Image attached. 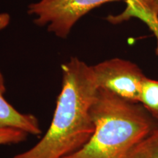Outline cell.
Segmentation results:
<instances>
[{
    "instance_id": "1",
    "label": "cell",
    "mask_w": 158,
    "mask_h": 158,
    "mask_svg": "<svg viewBox=\"0 0 158 158\" xmlns=\"http://www.w3.org/2000/svg\"><path fill=\"white\" fill-rule=\"evenodd\" d=\"M61 69L62 89L48 130L13 158H64L84 147L93 134L90 110L99 88L92 66L73 57Z\"/></svg>"
},
{
    "instance_id": "6",
    "label": "cell",
    "mask_w": 158,
    "mask_h": 158,
    "mask_svg": "<svg viewBox=\"0 0 158 158\" xmlns=\"http://www.w3.org/2000/svg\"><path fill=\"white\" fill-rule=\"evenodd\" d=\"M139 102L158 120V81L146 77L142 84Z\"/></svg>"
},
{
    "instance_id": "2",
    "label": "cell",
    "mask_w": 158,
    "mask_h": 158,
    "mask_svg": "<svg viewBox=\"0 0 158 158\" xmlns=\"http://www.w3.org/2000/svg\"><path fill=\"white\" fill-rule=\"evenodd\" d=\"M94 131L82 148L64 158H127L133 147L158 127L140 102L98 89L90 110Z\"/></svg>"
},
{
    "instance_id": "3",
    "label": "cell",
    "mask_w": 158,
    "mask_h": 158,
    "mask_svg": "<svg viewBox=\"0 0 158 158\" xmlns=\"http://www.w3.org/2000/svg\"><path fill=\"white\" fill-rule=\"evenodd\" d=\"M115 0H39L29 6L36 24L46 26L56 36L65 38L78 20L97 7Z\"/></svg>"
},
{
    "instance_id": "8",
    "label": "cell",
    "mask_w": 158,
    "mask_h": 158,
    "mask_svg": "<svg viewBox=\"0 0 158 158\" xmlns=\"http://www.w3.org/2000/svg\"><path fill=\"white\" fill-rule=\"evenodd\" d=\"M28 135V134L22 130L0 128V146L21 143L27 140Z\"/></svg>"
},
{
    "instance_id": "10",
    "label": "cell",
    "mask_w": 158,
    "mask_h": 158,
    "mask_svg": "<svg viewBox=\"0 0 158 158\" xmlns=\"http://www.w3.org/2000/svg\"><path fill=\"white\" fill-rule=\"evenodd\" d=\"M150 13L158 16V0H137Z\"/></svg>"
},
{
    "instance_id": "9",
    "label": "cell",
    "mask_w": 158,
    "mask_h": 158,
    "mask_svg": "<svg viewBox=\"0 0 158 158\" xmlns=\"http://www.w3.org/2000/svg\"><path fill=\"white\" fill-rule=\"evenodd\" d=\"M135 16L141 18L143 21H145V22L149 25V28L153 31L154 33H155V35L156 38H157V53H158V25H157V21L158 16L152 14V13H150L149 11H148L147 10L144 8L138 10L136 12Z\"/></svg>"
},
{
    "instance_id": "7",
    "label": "cell",
    "mask_w": 158,
    "mask_h": 158,
    "mask_svg": "<svg viewBox=\"0 0 158 158\" xmlns=\"http://www.w3.org/2000/svg\"><path fill=\"white\" fill-rule=\"evenodd\" d=\"M127 158H158V127L136 144Z\"/></svg>"
},
{
    "instance_id": "5",
    "label": "cell",
    "mask_w": 158,
    "mask_h": 158,
    "mask_svg": "<svg viewBox=\"0 0 158 158\" xmlns=\"http://www.w3.org/2000/svg\"><path fill=\"white\" fill-rule=\"evenodd\" d=\"M6 86L3 74L0 70V128L22 130L28 135L38 136L42 134L39 120L29 114H23L15 109L6 100Z\"/></svg>"
},
{
    "instance_id": "11",
    "label": "cell",
    "mask_w": 158,
    "mask_h": 158,
    "mask_svg": "<svg viewBox=\"0 0 158 158\" xmlns=\"http://www.w3.org/2000/svg\"><path fill=\"white\" fill-rule=\"evenodd\" d=\"M157 25H158V18H157Z\"/></svg>"
},
{
    "instance_id": "4",
    "label": "cell",
    "mask_w": 158,
    "mask_h": 158,
    "mask_svg": "<svg viewBox=\"0 0 158 158\" xmlns=\"http://www.w3.org/2000/svg\"><path fill=\"white\" fill-rule=\"evenodd\" d=\"M99 89H104L124 100L139 102L142 84L147 76L135 63L114 58L92 66Z\"/></svg>"
}]
</instances>
